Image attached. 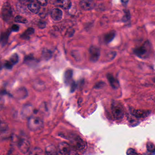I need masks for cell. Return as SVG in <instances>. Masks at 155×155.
<instances>
[{
    "instance_id": "1",
    "label": "cell",
    "mask_w": 155,
    "mask_h": 155,
    "mask_svg": "<svg viewBox=\"0 0 155 155\" xmlns=\"http://www.w3.org/2000/svg\"><path fill=\"white\" fill-rule=\"evenodd\" d=\"M151 44L147 41L141 46L136 48L133 50V52L138 57L145 59L148 57L151 52Z\"/></svg>"
},
{
    "instance_id": "2",
    "label": "cell",
    "mask_w": 155,
    "mask_h": 155,
    "mask_svg": "<svg viewBox=\"0 0 155 155\" xmlns=\"http://www.w3.org/2000/svg\"><path fill=\"white\" fill-rule=\"evenodd\" d=\"M70 141L72 146L78 151H83L87 148V142L79 136L72 135L70 137Z\"/></svg>"
},
{
    "instance_id": "3",
    "label": "cell",
    "mask_w": 155,
    "mask_h": 155,
    "mask_svg": "<svg viewBox=\"0 0 155 155\" xmlns=\"http://www.w3.org/2000/svg\"><path fill=\"white\" fill-rule=\"evenodd\" d=\"M27 126L32 131H38L43 127L44 121L38 116H31L28 119Z\"/></svg>"
},
{
    "instance_id": "4",
    "label": "cell",
    "mask_w": 155,
    "mask_h": 155,
    "mask_svg": "<svg viewBox=\"0 0 155 155\" xmlns=\"http://www.w3.org/2000/svg\"><path fill=\"white\" fill-rule=\"evenodd\" d=\"M111 113L116 120L122 119L124 116L123 106L119 101H114L111 105Z\"/></svg>"
},
{
    "instance_id": "5",
    "label": "cell",
    "mask_w": 155,
    "mask_h": 155,
    "mask_svg": "<svg viewBox=\"0 0 155 155\" xmlns=\"http://www.w3.org/2000/svg\"><path fill=\"white\" fill-rule=\"evenodd\" d=\"M17 146L21 152L25 154L29 151L31 144L27 137L22 135L18 139Z\"/></svg>"
},
{
    "instance_id": "6",
    "label": "cell",
    "mask_w": 155,
    "mask_h": 155,
    "mask_svg": "<svg viewBox=\"0 0 155 155\" xmlns=\"http://www.w3.org/2000/svg\"><path fill=\"white\" fill-rule=\"evenodd\" d=\"M1 17L3 20L6 22H8L12 17V8L11 6L8 2H5L2 6Z\"/></svg>"
},
{
    "instance_id": "7",
    "label": "cell",
    "mask_w": 155,
    "mask_h": 155,
    "mask_svg": "<svg viewBox=\"0 0 155 155\" xmlns=\"http://www.w3.org/2000/svg\"><path fill=\"white\" fill-rule=\"evenodd\" d=\"M90 60L91 62H95L100 57V50L98 47L93 46L89 49Z\"/></svg>"
},
{
    "instance_id": "8",
    "label": "cell",
    "mask_w": 155,
    "mask_h": 155,
    "mask_svg": "<svg viewBox=\"0 0 155 155\" xmlns=\"http://www.w3.org/2000/svg\"><path fill=\"white\" fill-rule=\"evenodd\" d=\"M71 147L68 143L61 142L57 148L58 155H69L71 152Z\"/></svg>"
},
{
    "instance_id": "9",
    "label": "cell",
    "mask_w": 155,
    "mask_h": 155,
    "mask_svg": "<svg viewBox=\"0 0 155 155\" xmlns=\"http://www.w3.org/2000/svg\"><path fill=\"white\" fill-rule=\"evenodd\" d=\"M80 5L82 9L85 11H89L93 9L95 6V3L91 1L84 0L80 2Z\"/></svg>"
},
{
    "instance_id": "10",
    "label": "cell",
    "mask_w": 155,
    "mask_h": 155,
    "mask_svg": "<svg viewBox=\"0 0 155 155\" xmlns=\"http://www.w3.org/2000/svg\"><path fill=\"white\" fill-rule=\"evenodd\" d=\"M149 111L143 110H133L131 114L137 118H141L146 117L149 114Z\"/></svg>"
},
{
    "instance_id": "11",
    "label": "cell",
    "mask_w": 155,
    "mask_h": 155,
    "mask_svg": "<svg viewBox=\"0 0 155 155\" xmlns=\"http://www.w3.org/2000/svg\"><path fill=\"white\" fill-rule=\"evenodd\" d=\"M106 78L108 79L109 83L110 84V85L113 88L115 89L118 88L120 86L119 81L114 77L113 75L110 73L106 75Z\"/></svg>"
},
{
    "instance_id": "12",
    "label": "cell",
    "mask_w": 155,
    "mask_h": 155,
    "mask_svg": "<svg viewBox=\"0 0 155 155\" xmlns=\"http://www.w3.org/2000/svg\"><path fill=\"white\" fill-rule=\"evenodd\" d=\"M51 15L52 18L55 21H60L62 18V11L57 8L53 9L51 11Z\"/></svg>"
},
{
    "instance_id": "13",
    "label": "cell",
    "mask_w": 155,
    "mask_h": 155,
    "mask_svg": "<svg viewBox=\"0 0 155 155\" xmlns=\"http://www.w3.org/2000/svg\"><path fill=\"white\" fill-rule=\"evenodd\" d=\"M28 9L31 12L35 14H37L39 13L40 10V5L37 2L32 1L28 5Z\"/></svg>"
},
{
    "instance_id": "14",
    "label": "cell",
    "mask_w": 155,
    "mask_h": 155,
    "mask_svg": "<svg viewBox=\"0 0 155 155\" xmlns=\"http://www.w3.org/2000/svg\"><path fill=\"white\" fill-rule=\"evenodd\" d=\"M45 155H58L57 149L53 145L47 146L45 149Z\"/></svg>"
},
{
    "instance_id": "15",
    "label": "cell",
    "mask_w": 155,
    "mask_h": 155,
    "mask_svg": "<svg viewBox=\"0 0 155 155\" xmlns=\"http://www.w3.org/2000/svg\"><path fill=\"white\" fill-rule=\"evenodd\" d=\"M11 33V32L9 30H7L6 32H4L1 33V42L2 47H4L6 45L8 41V37Z\"/></svg>"
},
{
    "instance_id": "16",
    "label": "cell",
    "mask_w": 155,
    "mask_h": 155,
    "mask_svg": "<svg viewBox=\"0 0 155 155\" xmlns=\"http://www.w3.org/2000/svg\"><path fill=\"white\" fill-rule=\"evenodd\" d=\"M34 32L35 30L34 28H29L21 35V37L24 40H29L31 35L34 33Z\"/></svg>"
},
{
    "instance_id": "17",
    "label": "cell",
    "mask_w": 155,
    "mask_h": 155,
    "mask_svg": "<svg viewBox=\"0 0 155 155\" xmlns=\"http://www.w3.org/2000/svg\"><path fill=\"white\" fill-rule=\"evenodd\" d=\"M116 36L115 31H111L106 33L104 36V41L106 43H109L113 40Z\"/></svg>"
},
{
    "instance_id": "18",
    "label": "cell",
    "mask_w": 155,
    "mask_h": 155,
    "mask_svg": "<svg viewBox=\"0 0 155 155\" xmlns=\"http://www.w3.org/2000/svg\"><path fill=\"white\" fill-rule=\"evenodd\" d=\"M57 2L58 6L64 9H69L72 6V2L70 1H67V0L62 1H57Z\"/></svg>"
},
{
    "instance_id": "19",
    "label": "cell",
    "mask_w": 155,
    "mask_h": 155,
    "mask_svg": "<svg viewBox=\"0 0 155 155\" xmlns=\"http://www.w3.org/2000/svg\"><path fill=\"white\" fill-rule=\"evenodd\" d=\"M42 56L45 61H48L52 57V52L50 50L45 48L42 52Z\"/></svg>"
},
{
    "instance_id": "20",
    "label": "cell",
    "mask_w": 155,
    "mask_h": 155,
    "mask_svg": "<svg viewBox=\"0 0 155 155\" xmlns=\"http://www.w3.org/2000/svg\"><path fill=\"white\" fill-rule=\"evenodd\" d=\"M73 76V72L71 69L67 70L64 74V81L65 83L67 84L72 80Z\"/></svg>"
},
{
    "instance_id": "21",
    "label": "cell",
    "mask_w": 155,
    "mask_h": 155,
    "mask_svg": "<svg viewBox=\"0 0 155 155\" xmlns=\"http://www.w3.org/2000/svg\"><path fill=\"white\" fill-rule=\"evenodd\" d=\"M24 62L28 65H33L37 63V60L32 55L27 56L24 59Z\"/></svg>"
},
{
    "instance_id": "22",
    "label": "cell",
    "mask_w": 155,
    "mask_h": 155,
    "mask_svg": "<svg viewBox=\"0 0 155 155\" xmlns=\"http://www.w3.org/2000/svg\"><path fill=\"white\" fill-rule=\"evenodd\" d=\"M29 155H43L42 151L38 147H35L30 151Z\"/></svg>"
},
{
    "instance_id": "23",
    "label": "cell",
    "mask_w": 155,
    "mask_h": 155,
    "mask_svg": "<svg viewBox=\"0 0 155 155\" xmlns=\"http://www.w3.org/2000/svg\"><path fill=\"white\" fill-rule=\"evenodd\" d=\"M13 65H16V64H17L19 61V57L17 53L13 54L12 56L10 57V59L9 60Z\"/></svg>"
},
{
    "instance_id": "24",
    "label": "cell",
    "mask_w": 155,
    "mask_h": 155,
    "mask_svg": "<svg viewBox=\"0 0 155 155\" xmlns=\"http://www.w3.org/2000/svg\"><path fill=\"white\" fill-rule=\"evenodd\" d=\"M14 20H15V22H17V23H22V24H25L28 22L27 19L19 16H17L15 17Z\"/></svg>"
},
{
    "instance_id": "25",
    "label": "cell",
    "mask_w": 155,
    "mask_h": 155,
    "mask_svg": "<svg viewBox=\"0 0 155 155\" xmlns=\"http://www.w3.org/2000/svg\"><path fill=\"white\" fill-rule=\"evenodd\" d=\"M146 148L149 152H154L155 151V146L151 142H148L146 144Z\"/></svg>"
},
{
    "instance_id": "26",
    "label": "cell",
    "mask_w": 155,
    "mask_h": 155,
    "mask_svg": "<svg viewBox=\"0 0 155 155\" xmlns=\"http://www.w3.org/2000/svg\"><path fill=\"white\" fill-rule=\"evenodd\" d=\"M124 12V16L122 20L124 22H126L130 20V14L129 11H125Z\"/></svg>"
},
{
    "instance_id": "27",
    "label": "cell",
    "mask_w": 155,
    "mask_h": 155,
    "mask_svg": "<svg viewBox=\"0 0 155 155\" xmlns=\"http://www.w3.org/2000/svg\"><path fill=\"white\" fill-rule=\"evenodd\" d=\"M105 85V83L103 82H99L95 84L94 86L95 89H100L103 88Z\"/></svg>"
},
{
    "instance_id": "28",
    "label": "cell",
    "mask_w": 155,
    "mask_h": 155,
    "mask_svg": "<svg viewBox=\"0 0 155 155\" xmlns=\"http://www.w3.org/2000/svg\"><path fill=\"white\" fill-rule=\"evenodd\" d=\"M126 155H139L136 152L134 149L132 148H129L126 151Z\"/></svg>"
},
{
    "instance_id": "29",
    "label": "cell",
    "mask_w": 155,
    "mask_h": 155,
    "mask_svg": "<svg viewBox=\"0 0 155 155\" xmlns=\"http://www.w3.org/2000/svg\"><path fill=\"white\" fill-rule=\"evenodd\" d=\"M13 66V64L9 61H6L4 64V67L7 69H11Z\"/></svg>"
},
{
    "instance_id": "30",
    "label": "cell",
    "mask_w": 155,
    "mask_h": 155,
    "mask_svg": "<svg viewBox=\"0 0 155 155\" xmlns=\"http://www.w3.org/2000/svg\"><path fill=\"white\" fill-rule=\"evenodd\" d=\"M38 27L41 29H44L46 27V23L44 22H39L38 24Z\"/></svg>"
},
{
    "instance_id": "31",
    "label": "cell",
    "mask_w": 155,
    "mask_h": 155,
    "mask_svg": "<svg viewBox=\"0 0 155 155\" xmlns=\"http://www.w3.org/2000/svg\"><path fill=\"white\" fill-rule=\"evenodd\" d=\"M76 88H77V84H76L75 82L73 81L71 85V92L72 93L74 92L75 90H76Z\"/></svg>"
},
{
    "instance_id": "32",
    "label": "cell",
    "mask_w": 155,
    "mask_h": 155,
    "mask_svg": "<svg viewBox=\"0 0 155 155\" xmlns=\"http://www.w3.org/2000/svg\"><path fill=\"white\" fill-rule=\"evenodd\" d=\"M37 3L41 5L42 6H46L47 5V1H44V0H41V1H37Z\"/></svg>"
},
{
    "instance_id": "33",
    "label": "cell",
    "mask_w": 155,
    "mask_h": 155,
    "mask_svg": "<svg viewBox=\"0 0 155 155\" xmlns=\"http://www.w3.org/2000/svg\"><path fill=\"white\" fill-rule=\"evenodd\" d=\"M19 27L17 25H13L11 28V31L13 32H17L19 31Z\"/></svg>"
},
{
    "instance_id": "34",
    "label": "cell",
    "mask_w": 155,
    "mask_h": 155,
    "mask_svg": "<svg viewBox=\"0 0 155 155\" xmlns=\"http://www.w3.org/2000/svg\"><path fill=\"white\" fill-rule=\"evenodd\" d=\"M69 155H79L78 152H76V151H71V152H70V154Z\"/></svg>"
},
{
    "instance_id": "35",
    "label": "cell",
    "mask_w": 155,
    "mask_h": 155,
    "mask_svg": "<svg viewBox=\"0 0 155 155\" xmlns=\"http://www.w3.org/2000/svg\"><path fill=\"white\" fill-rule=\"evenodd\" d=\"M153 81L155 83V78L153 79Z\"/></svg>"
}]
</instances>
